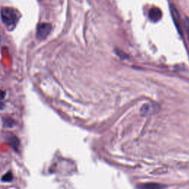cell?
Segmentation results:
<instances>
[{
  "mask_svg": "<svg viewBox=\"0 0 189 189\" xmlns=\"http://www.w3.org/2000/svg\"><path fill=\"white\" fill-rule=\"evenodd\" d=\"M148 16H149V18L151 21L156 22V21H158L161 19L162 13L160 9L157 8V7H153L149 10Z\"/></svg>",
  "mask_w": 189,
  "mask_h": 189,
  "instance_id": "obj_4",
  "label": "cell"
},
{
  "mask_svg": "<svg viewBox=\"0 0 189 189\" xmlns=\"http://www.w3.org/2000/svg\"><path fill=\"white\" fill-rule=\"evenodd\" d=\"M16 124V122L10 117H5L4 118V126L7 128H11Z\"/></svg>",
  "mask_w": 189,
  "mask_h": 189,
  "instance_id": "obj_6",
  "label": "cell"
},
{
  "mask_svg": "<svg viewBox=\"0 0 189 189\" xmlns=\"http://www.w3.org/2000/svg\"><path fill=\"white\" fill-rule=\"evenodd\" d=\"M4 96H5V92L0 89V100H2L4 97Z\"/></svg>",
  "mask_w": 189,
  "mask_h": 189,
  "instance_id": "obj_10",
  "label": "cell"
},
{
  "mask_svg": "<svg viewBox=\"0 0 189 189\" xmlns=\"http://www.w3.org/2000/svg\"><path fill=\"white\" fill-rule=\"evenodd\" d=\"M13 180V174L10 171L7 172V173H5L4 175H3V176L1 177V181L2 182H11Z\"/></svg>",
  "mask_w": 189,
  "mask_h": 189,
  "instance_id": "obj_7",
  "label": "cell"
},
{
  "mask_svg": "<svg viewBox=\"0 0 189 189\" xmlns=\"http://www.w3.org/2000/svg\"><path fill=\"white\" fill-rule=\"evenodd\" d=\"M143 188H161V185H143Z\"/></svg>",
  "mask_w": 189,
  "mask_h": 189,
  "instance_id": "obj_9",
  "label": "cell"
},
{
  "mask_svg": "<svg viewBox=\"0 0 189 189\" xmlns=\"http://www.w3.org/2000/svg\"><path fill=\"white\" fill-rule=\"evenodd\" d=\"M8 142L10 144V146L15 150V151H17L20 145V141H19V139L18 137H16V136L13 135L8 139Z\"/></svg>",
  "mask_w": 189,
  "mask_h": 189,
  "instance_id": "obj_5",
  "label": "cell"
},
{
  "mask_svg": "<svg viewBox=\"0 0 189 189\" xmlns=\"http://www.w3.org/2000/svg\"><path fill=\"white\" fill-rule=\"evenodd\" d=\"M52 30V25L49 23H41L37 27L36 36L39 40L45 39Z\"/></svg>",
  "mask_w": 189,
  "mask_h": 189,
  "instance_id": "obj_2",
  "label": "cell"
},
{
  "mask_svg": "<svg viewBox=\"0 0 189 189\" xmlns=\"http://www.w3.org/2000/svg\"><path fill=\"white\" fill-rule=\"evenodd\" d=\"M170 10H171V16H172L173 22H174L175 25H176V29L179 31V33L181 35H182V26H181V19H180V16H179V13L178 12L177 8L176 7V6L174 4H170Z\"/></svg>",
  "mask_w": 189,
  "mask_h": 189,
  "instance_id": "obj_3",
  "label": "cell"
},
{
  "mask_svg": "<svg viewBox=\"0 0 189 189\" xmlns=\"http://www.w3.org/2000/svg\"><path fill=\"white\" fill-rule=\"evenodd\" d=\"M3 23L7 27H13L18 21V13L12 7H3L1 11Z\"/></svg>",
  "mask_w": 189,
  "mask_h": 189,
  "instance_id": "obj_1",
  "label": "cell"
},
{
  "mask_svg": "<svg viewBox=\"0 0 189 189\" xmlns=\"http://www.w3.org/2000/svg\"><path fill=\"white\" fill-rule=\"evenodd\" d=\"M185 27L186 29V33L187 36H188V39L189 40V18L186 17L185 19Z\"/></svg>",
  "mask_w": 189,
  "mask_h": 189,
  "instance_id": "obj_8",
  "label": "cell"
}]
</instances>
